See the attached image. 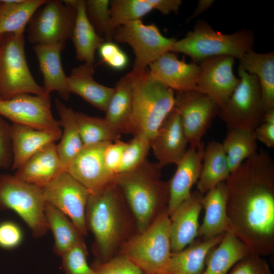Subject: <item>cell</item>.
I'll use <instances>...</instances> for the list:
<instances>
[{"instance_id":"obj_1","label":"cell","mask_w":274,"mask_h":274,"mask_svg":"<svg viewBox=\"0 0 274 274\" xmlns=\"http://www.w3.org/2000/svg\"><path fill=\"white\" fill-rule=\"evenodd\" d=\"M226 211L230 230L261 256L274 252V161L257 151L225 181Z\"/></svg>"},{"instance_id":"obj_2","label":"cell","mask_w":274,"mask_h":274,"mask_svg":"<svg viewBox=\"0 0 274 274\" xmlns=\"http://www.w3.org/2000/svg\"><path fill=\"white\" fill-rule=\"evenodd\" d=\"M161 169L157 163L147 159L136 168L112 178L134 215L139 233L167 210L169 182L161 180Z\"/></svg>"},{"instance_id":"obj_3","label":"cell","mask_w":274,"mask_h":274,"mask_svg":"<svg viewBox=\"0 0 274 274\" xmlns=\"http://www.w3.org/2000/svg\"><path fill=\"white\" fill-rule=\"evenodd\" d=\"M125 201L122 192L112 180L89 196L86 209V225L93 234V250L100 262L112 258L121 242Z\"/></svg>"},{"instance_id":"obj_4","label":"cell","mask_w":274,"mask_h":274,"mask_svg":"<svg viewBox=\"0 0 274 274\" xmlns=\"http://www.w3.org/2000/svg\"><path fill=\"white\" fill-rule=\"evenodd\" d=\"M132 93L129 134L154 137L175 104L173 90L154 78L148 68L128 73Z\"/></svg>"},{"instance_id":"obj_5","label":"cell","mask_w":274,"mask_h":274,"mask_svg":"<svg viewBox=\"0 0 274 274\" xmlns=\"http://www.w3.org/2000/svg\"><path fill=\"white\" fill-rule=\"evenodd\" d=\"M254 40L251 30L225 34L215 30L207 22L200 20L185 37L177 40L170 52L185 54L196 63L209 57L222 55L239 60L253 50Z\"/></svg>"},{"instance_id":"obj_6","label":"cell","mask_w":274,"mask_h":274,"mask_svg":"<svg viewBox=\"0 0 274 274\" xmlns=\"http://www.w3.org/2000/svg\"><path fill=\"white\" fill-rule=\"evenodd\" d=\"M172 254L170 218L165 210L145 230L125 242L119 254L146 274H168Z\"/></svg>"},{"instance_id":"obj_7","label":"cell","mask_w":274,"mask_h":274,"mask_svg":"<svg viewBox=\"0 0 274 274\" xmlns=\"http://www.w3.org/2000/svg\"><path fill=\"white\" fill-rule=\"evenodd\" d=\"M23 34L8 33L0 39V97L47 94L33 77L25 53Z\"/></svg>"},{"instance_id":"obj_8","label":"cell","mask_w":274,"mask_h":274,"mask_svg":"<svg viewBox=\"0 0 274 274\" xmlns=\"http://www.w3.org/2000/svg\"><path fill=\"white\" fill-rule=\"evenodd\" d=\"M46 201L42 189L25 182L14 175L0 174V210L15 212L36 238L49 230L45 214Z\"/></svg>"},{"instance_id":"obj_9","label":"cell","mask_w":274,"mask_h":274,"mask_svg":"<svg viewBox=\"0 0 274 274\" xmlns=\"http://www.w3.org/2000/svg\"><path fill=\"white\" fill-rule=\"evenodd\" d=\"M240 82L226 104L218 108L217 115L227 129L254 131L263 122L264 110L257 77L238 66Z\"/></svg>"},{"instance_id":"obj_10","label":"cell","mask_w":274,"mask_h":274,"mask_svg":"<svg viewBox=\"0 0 274 274\" xmlns=\"http://www.w3.org/2000/svg\"><path fill=\"white\" fill-rule=\"evenodd\" d=\"M77 0H49L33 14L27 25V38L35 45L65 44L71 38Z\"/></svg>"},{"instance_id":"obj_11","label":"cell","mask_w":274,"mask_h":274,"mask_svg":"<svg viewBox=\"0 0 274 274\" xmlns=\"http://www.w3.org/2000/svg\"><path fill=\"white\" fill-rule=\"evenodd\" d=\"M113 40L128 44L135 56L132 70H142L167 52L177 41L166 38L154 24H145L141 20L121 26L114 30Z\"/></svg>"},{"instance_id":"obj_12","label":"cell","mask_w":274,"mask_h":274,"mask_svg":"<svg viewBox=\"0 0 274 274\" xmlns=\"http://www.w3.org/2000/svg\"><path fill=\"white\" fill-rule=\"evenodd\" d=\"M47 202L68 216L83 235L87 234L86 209L90 191L64 171L42 188Z\"/></svg>"},{"instance_id":"obj_13","label":"cell","mask_w":274,"mask_h":274,"mask_svg":"<svg viewBox=\"0 0 274 274\" xmlns=\"http://www.w3.org/2000/svg\"><path fill=\"white\" fill-rule=\"evenodd\" d=\"M51 106L50 94H23L0 100V115L13 123L39 130H60L59 121L54 118Z\"/></svg>"},{"instance_id":"obj_14","label":"cell","mask_w":274,"mask_h":274,"mask_svg":"<svg viewBox=\"0 0 274 274\" xmlns=\"http://www.w3.org/2000/svg\"><path fill=\"white\" fill-rule=\"evenodd\" d=\"M177 92L174 108L180 115L190 148L197 149L217 115L218 107L197 90Z\"/></svg>"},{"instance_id":"obj_15","label":"cell","mask_w":274,"mask_h":274,"mask_svg":"<svg viewBox=\"0 0 274 274\" xmlns=\"http://www.w3.org/2000/svg\"><path fill=\"white\" fill-rule=\"evenodd\" d=\"M234 60L232 57L222 55L200 62L197 91L208 96L218 108L226 104L240 82V78L233 73Z\"/></svg>"},{"instance_id":"obj_16","label":"cell","mask_w":274,"mask_h":274,"mask_svg":"<svg viewBox=\"0 0 274 274\" xmlns=\"http://www.w3.org/2000/svg\"><path fill=\"white\" fill-rule=\"evenodd\" d=\"M112 142L83 146L65 171L90 192H97L112 181L114 176L106 169L104 153Z\"/></svg>"},{"instance_id":"obj_17","label":"cell","mask_w":274,"mask_h":274,"mask_svg":"<svg viewBox=\"0 0 274 274\" xmlns=\"http://www.w3.org/2000/svg\"><path fill=\"white\" fill-rule=\"evenodd\" d=\"M187 144L180 115L174 108L150 141L151 149L159 167L177 165L187 151Z\"/></svg>"},{"instance_id":"obj_18","label":"cell","mask_w":274,"mask_h":274,"mask_svg":"<svg viewBox=\"0 0 274 274\" xmlns=\"http://www.w3.org/2000/svg\"><path fill=\"white\" fill-rule=\"evenodd\" d=\"M151 74L177 92L197 90L200 71L199 64L180 60L172 52H167L149 65Z\"/></svg>"},{"instance_id":"obj_19","label":"cell","mask_w":274,"mask_h":274,"mask_svg":"<svg viewBox=\"0 0 274 274\" xmlns=\"http://www.w3.org/2000/svg\"><path fill=\"white\" fill-rule=\"evenodd\" d=\"M203 142L197 149L190 148L176 165V170L169 182L167 213L170 216L191 193L200 176L204 149Z\"/></svg>"},{"instance_id":"obj_20","label":"cell","mask_w":274,"mask_h":274,"mask_svg":"<svg viewBox=\"0 0 274 274\" xmlns=\"http://www.w3.org/2000/svg\"><path fill=\"white\" fill-rule=\"evenodd\" d=\"M202 196L197 190L192 192L169 216L172 253L182 250L196 239Z\"/></svg>"},{"instance_id":"obj_21","label":"cell","mask_w":274,"mask_h":274,"mask_svg":"<svg viewBox=\"0 0 274 274\" xmlns=\"http://www.w3.org/2000/svg\"><path fill=\"white\" fill-rule=\"evenodd\" d=\"M20 180L43 188L65 171L57 153L56 145L50 143L31 156L15 170Z\"/></svg>"},{"instance_id":"obj_22","label":"cell","mask_w":274,"mask_h":274,"mask_svg":"<svg viewBox=\"0 0 274 274\" xmlns=\"http://www.w3.org/2000/svg\"><path fill=\"white\" fill-rule=\"evenodd\" d=\"M65 44L55 43L35 45L33 50L37 56L39 68L43 77V86L47 94L56 91L64 100H67L70 92L67 76L64 73L61 61V53Z\"/></svg>"},{"instance_id":"obj_23","label":"cell","mask_w":274,"mask_h":274,"mask_svg":"<svg viewBox=\"0 0 274 274\" xmlns=\"http://www.w3.org/2000/svg\"><path fill=\"white\" fill-rule=\"evenodd\" d=\"M13 162L12 170H16L31 156L45 146L61 138V130H39L26 125H10Z\"/></svg>"},{"instance_id":"obj_24","label":"cell","mask_w":274,"mask_h":274,"mask_svg":"<svg viewBox=\"0 0 274 274\" xmlns=\"http://www.w3.org/2000/svg\"><path fill=\"white\" fill-rule=\"evenodd\" d=\"M227 199L225 181L203 195L201 204L204 215L197 236L201 239H210L230 230L226 211Z\"/></svg>"},{"instance_id":"obj_25","label":"cell","mask_w":274,"mask_h":274,"mask_svg":"<svg viewBox=\"0 0 274 274\" xmlns=\"http://www.w3.org/2000/svg\"><path fill=\"white\" fill-rule=\"evenodd\" d=\"M94 65L84 63L74 68L67 76L70 93L82 97L94 108L105 112L114 92L109 87L97 82L93 78Z\"/></svg>"},{"instance_id":"obj_26","label":"cell","mask_w":274,"mask_h":274,"mask_svg":"<svg viewBox=\"0 0 274 274\" xmlns=\"http://www.w3.org/2000/svg\"><path fill=\"white\" fill-rule=\"evenodd\" d=\"M224 234L208 239H195L182 250L172 253L168 274H202L207 257Z\"/></svg>"},{"instance_id":"obj_27","label":"cell","mask_w":274,"mask_h":274,"mask_svg":"<svg viewBox=\"0 0 274 274\" xmlns=\"http://www.w3.org/2000/svg\"><path fill=\"white\" fill-rule=\"evenodd\" d=\"M250 253L248 247L232 231H227L209 254L202 274H227Z\"/></svg>"},{"instance_id":"obj_28","label":"cell","mask_w":274,"mask_h":274,"mask_svg":"<svg viewBox=\"0 0 274 274\" xmlns=\"http://www.w3.org/2000/svg\"><path fill=\"white\" fill-rule=\"evenodd\" d=\"M239 65L247 73L256 76L260 83L264 112L274 109V52L246 53Z\"/></svg>"},{"instance_id":"obj_29","label":"cell","mask_w":274,"mask_h":274,"mask_svg":"<svg viewBox=\"0 0 274 274\" xmlns=\"http://www.w3.org/2000/svg\"><path fill=\"white\" fill-rule=\"evenodd\" d=\"M230 174L222 143L215 141L210 142L204 147L197 191L204 195L219 183L225 181Z\"/></svg>"},{"instance_id":"obj_30","label":"cell","mask_w":274,"mask_h":274,"mask_svg":"<svg viewBox=\"0 0 274 274\" xmlns=\"http://www.w3.org/2000/svg\"><path fill=\"white\" fill-rule=\"evenodd\" d=\"M76 18L71 39L76 59L94 65L95 53L105 40L99 36L89 22L85 13L84 1L77 0Z\"/></svg>"},{"instance_id":"obj_31","label":"cell","mask_w":274,"mask_h":274,"mask_svg":"<svg viewBox=\"0 0 274 274\" xmlns=\"http://www.w3.org/2000/svg\"><path fill=\"white\" fill-rule=\"evenodd\" d=\"M132 108V88L127 74L114 87L105 119L119 133H129Z\"/></svg>"},{"instance_id":"obj_32","label":"cell","mask_w":274,"mask_h":274,"mask_svg":"<svg viewBox=\"0 0 274 274\" xmlns=\"http://www.w3.org/2000/svg\"><path fill=\"white\" fill-rule=\"evenodd\" d=\"M47 1H0V36L23 34L33 14Z\"/></svg>"},{"instance_id":"obj_33","label":"cell","mask_w":274,"mask_h":274,"mask_svg":"<svg viewBox=\"0 0 274 274\" xmlns=\"http://www.w3.org/2000/svg\"><path fill=\"white\" fill-rule=\"evenodd\" d=\"M55 106L60 117V126L63 127L61 140L56 145L58 156L65 168L83 147L77 122L75 111L55 99Z\"/></svg>"},{"instance_id":"obj_34","label":"cell","mask_w":274,"mask_h":274,"mask_svg":"<svg viewBox=\"0 0 274 274\" xmlns=\"http://www.w3.org/2000/svg\"><path fill=\"white\" fill-rule=\"evenodd\" d=\"M45 214L48 229L54 239L53 251L61 256L64 253L84 242L83 235L67 216L46 202Z\"/></svg>"},{"instance_id":"obj_35","label":"cell","mask_w":274,"mask_h":274,"mask_svg":"<svg viewBox=\"0 0 274 274\" xmlns=\"http://www.w3.org/2000/svg\"><path fill=\"white\" fill-rule=\"evenodd\" d=\"M222 145L230 173L258 149L254 131L244 129H228Z\"/></svg>"},{"instance_id":"obj_36","label":"cell","mask_w":274,"mask_h":274,"mask_svg":"<svg viewBox=\"0 0 274 274\" xmlns=\"http://www.w3.org/2000/svg\"><path fill=\"white\" fill-rule=\"evenodd\" d=\"M80 135L84 146L119 140L121 134L104 118L75 112Z\"/></svg>"},{"instance_id":"obj_37","label":"cell","mask_w":274,"mask_h":274,"mask_svg":"<svg viewBox=\"0 0 274 274\" xmlns=\"http://www.w3.org/2000/svg\"><path fill=\"white\" fill-rule=\"evenodd\" d=\"M153 8L148 0L110 1L111 26L113 29L141 20Z\"/></svg>"},{"instance_id":"obj_38","label":"cell","mask_w":274,"mask_h":274,"mask_svg":"<svg viewBox=\"0 0 274 274\" xmlns=\"http://www.w3.org/2000/svg\"><path fill=\"white\" fill-rule=\"evenodd\" d=\"M87 17L97 33L106 41L113 40L114 29L111 26L110 1H84Z\"/></svg>"},{"instance_id":"obj_39","label":"cell","mask_w":274,"mask_h":274,"mask_svg":"<svg viewBox=\"0 0 274 274\" xmlns=\"http://www.w3.org/2000/svg\"><path fill=\"white\" fill-rule=\"evenodd\" d=\"M127 143L116 174L131 171L147 159L151 149L150 140L143 135H135Z\"/></svg>"},{"instance_id":"obj_40","label":"cell","mask_w":274,"mask_h":274,"mask_svg":"<svg viewBox=\"0 0 274 274\" xmlns=\"http://www.w3.org/2000/svg\"><path fill=\"white\" fill-rule=\"evenodd\" d=\"M87 255L84 242L64 253L61 256L64 274H96L87 262Z\"/></svg>"},{"instance_id":"obj_41","label":"cell","mask_w":274,"mask_h":274,"mask_svg":"<svg viewBox=\"0 0 274 274\" xmlns=\"http://www.w3.org/2000/svg\"><path fill=\"white\" fill-rule=\"evenodd\" d=\"M91 266L96 274H146L129 259L121 254L105 262L97 261Z\"/></svg>"},{"instance_id":"obj_42","label":"cell","mask_w":274,"mask_h":274,"mask_svg":"<svg viewBox=\"0 0 274 274\" xmlns=\"http://www.w3.org/2000/svg\"><path fill=\"white\" fill-rule=\"evenodd\" d=\"M98 52L101 61L114 70H123L128 63L127 54L113 41H105L99 47Z\"/></svg>"},{"instance_id":"obj_43","label":"cell","mask_w":274,"mask_h":274,"mask_svg":"<svg viewBox=\"0 0 274 274\" xmlns=\"http://www.w3.org/2000/svg\"><path fill=\"white\" fill-rule=\"evenodd\" d=\"M229 274H271V271L263 256L250 253L236 263Z\"/></svg>"},{"instance_id":"obj_44","label":"cell","mask_w":274,"mask_h":274,"mask_svg":"<svg viewBox=\"0 0 274 274\" xmlns=\"http://www.w3.org/2000/svg\"><path fill=\"white\" fill-rule=\"evenodd\" d=\"M128 143L116 140L110 143L104 153V161L107 170L113 176L116 175Z\"/></svg>"},{"instance_id":"obj_45","label":"cell","mask_w":274,"mask_h":274,"mask_svg":"<svg viewBox=\"0 0 274 274\" xmlns=\"http://www.w3.org/2000/svg\"><path fill=\"white\" fill-rule=\"evenodd\" d=\"M10 125L0 115V169L11 168L13 162Z\"/></svg>"},{"instance_id":"obj_46","label":"cell","mask_w":274,"mask_h":274,"mask_svg":"<svg viewBox=\"0 0 274 274\" xmlns=\"http://www.w3.org/2000/svg\"><path fill=\"white\" fill-rule=\"evenodd\" d=\"M23 234L20 227L11 221L0 223V247L11 249L21 243Z\"/></svg>"},{"instance_id":"obj_47","label":"cell","mask_w":274,"mask_h":274,"mask_svg":"<svg viewBox=\"0 0 274 274\" xmlns=\"http://www.w3.org/2000/svg\"><path fill=\"white\" fill-rule=\"evenodd\" d=\"M254 134L256 140L267 147H274V124L262 122L254 129Z\"/></svg>"},{"instance_id":"obj_48","label":"cell","mask_w":274,"mask_h":274,"mask_svg":"<svg viewBox=\"0 0 274 274\" xmlns=\"http://www.w3.org/2000/svg\"><path fill=\"white\" fill-rule=\"evenodd\" d=\"M153 9L167 15L170 13H177L182 4L181 0H148Z\"/></svg>"},{"instance_id":"obj_49","label":"cell","mask_w":274,"mask_h":274,"mask_svg":"<svg viewBox=\"0 0 274 274\" xmlns=\"http://www.w3.org/2000/svg\"><path fill=\"white\" fill-rule=\"evenodd\" d=\"M213 0H200L198 2L197 7L191 16L188 19V21L197 17L201 13L207 10L214 3Z\"/></svg>"},{"instance_id":"obj_50","label":"cell","mask_w":274,"mask_h":274,"mask_svg":"<svg viewBox=\"0 0 274 274\" xmlns=\"http://www.w3.org/2000/svg\"><path fill=\"white\" fill-rule=\"evenodd\" d=\"M1 37H2V36H0V39H1ZM0 100H2V99L1 98V97H0Z\"/></svg>"}]
</instances>
